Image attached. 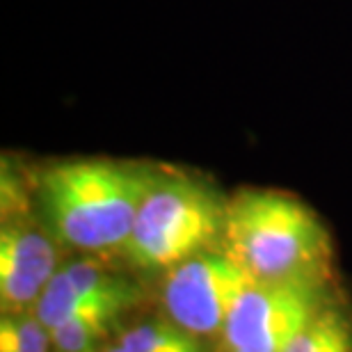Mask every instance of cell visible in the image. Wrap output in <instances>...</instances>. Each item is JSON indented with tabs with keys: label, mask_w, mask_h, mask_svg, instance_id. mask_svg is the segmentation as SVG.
<instances>
[{
	"label": "cell",
	"mask_w": 352,
	"mask_h": 352,
	"mask_svg": "<svg viewBox=\"0 0 352 352\" xmlns=\"http://www.w3.org/2000/svg\"><path fill=\"white\" fill-rule=\"evenodd\" d=\"M122 325V318L80 314L51 327L53 352H103Z\"/></svg>",
	"instance_id": "10"
},
{
	"label": "cell",
	"mask_w": 352,
	"mask_h": 352,
	"mask_svg": "<svg viewBox=\"0 0 352 352\" xmlns=\"http://www.w3.org/2000/svg\"><path fill=\"white\" fill-rule=\"evenodd\" d=\"M62 245L37 210L3 215L0 227V309L34 311L41 293L62 265Z\"/></svg>",
	"instance_id": "6"
},
{
	"label": "cell",
	"mask_w": 352,
	"mask_h": 352,
	"mask_svg": "<svg viewBox=\"0 0 352 352\" xmlns=\"http://www.w3.org/2000/svg\"><path fill=\"white\" fill-rule=\"evenodd\" d=\"M252 281L222 245L186 258L163 272V316L199 339L215 343L231 309Z\"/></svg>",
	"instance_id": "5"
},
{
	"label": "cell",
	"mask_w": 352,
	"mask_h": 352,
	"mask_svg": "<svg viewBox=\"0 0 352 352\" xmlns=\"http://www.w3.org/2000/svg\"><path fill=\"white\" fill-rule=\"evenodd\" d=\"M103 352H215L213 343L186 332L167 316L119 325Z\"/></svg>",
	"instance_id": "8"
},
{
	"label": "cell",
	"mask_w": 352,
	"mask_h": 352,
	"mask_svg": "<svg viewBox=\"0 0 352 352\" xmlns=\"http://www.w3.org/2000/svg\"><path fill=\"white\" fill-rule=\"evenodd\" d=\"M227 199L190 174L160 172L119 252L133 270L167 272L186 258L222 245Z\"/></svg>",
	"instance_id": "3"
},
{
	"label": "cell",
	"mask_w": 352,
	"mask_h": 352,
	"mask_svg": "<svg viewBox=\"0 0 352 352\" xmlns=\"http://www.w3.org/2000/svg\"><path fill=\"white\" fill-rule=\"evenodd\" d=\"M284 352H352V309L334 293Z\"/></svg>",
	"instance_id": "9"
},
{
	"label": "cell",
	"mask_w": 352,
	"mask_h": 352,
	"mask_svg": "<svg viewBox=\"0 0 352 352\" xmlns=\"http://www.w3.org/2000/svg\"><path fill=\"white\" fill-rule=\"evenodd\" d=\"M336 291L332 277L254 279L231 309L215 352H284Z\"/></svg>",
	"instance_id": "4"
},
{
	"label": "cell",
	"mask_w": 352,
	"mask_h": 352,
	"mask_svg": "<svg viewBox=\"0 0 352 352\" xmlns=\"http://www.w3.org/2000/svg\"><path fill=\"white\" fill-rule=\"evenodd\" d=\"M142 300L144 288L138 279L87 254L85 258L60 265L51 284L41 293L34 316L51 329L58 322L80 314L124 318Z\"/></svg>",
	"instance_id": "7"
},
{
	"label": "cell",
	"mask_w": 352,
	"mask_h": 352,
	"mask_svg": "<svg viewBox=\"0 0 352 352\" xmlns=\"http://www.w3.org/2000/svg\"><path fill=\"white\" fill-rule=\"evenodd\" d=\"M158 170L133 160L76 158L34 176V210L65 250L122 252Z\"/></svg>",
	"instance_id": "1"
},
{
	"label": "cell",
	"mask_w": 352,
	"mask_h": 352,
	"mask_svg": "<svg viewBox=\"0 0 352 352\" xmlns=\"http://www.w3.org/2000/svg\"><path fill=\"white\" fill-rule=\"evenodd\" d=\"M0 352H53L51 329L34 311L0 314Z\"/></svg>",
	"instance_id": "11"
},
{
	"label": "cell",
	"mask_w": 352,
	"mask_h": 352,
	"mask_svg": "<svg viewBox=\"0 0 352 352\" xmlns=\"http://www.w3.org/2000/svg\"><path fill=\"white\" fill-rule=\"evenodd\" d=\"M222 248L263 281L332 277V238L316 210L291 192L243 188L227 199Z\"/></svg>",
	"instance_id": "2"
}]
</instances>
